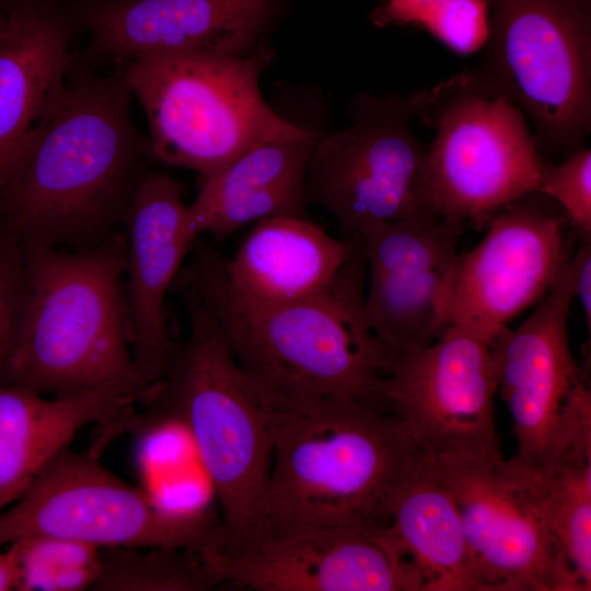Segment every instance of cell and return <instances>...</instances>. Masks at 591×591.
<instances>
[{"mask_svg":"<svg viewBox=\"0 0 591 591\" xmlns=\"http://www.w3.org/2000/svg\"><path fill=\"white\" fill-rule=\"evenodd\" d=\"M0 547V591L16 590L18 571L14 555L9 546Z\"/></svg>","mask_w":591,"mask_h":591,"instance_id":"32","label":"cell"},{"mask_svg":"<svg viewBox=\"0 0 591 591\" xmlns=\"http://www.w3.org/2000/svg\"><path fill=\"white\" fill-rule=\"evenodd\" d=\"M25 1H27V0H25Z\"/></svg>","mask_w":591,"mask_h":591,"instance_id":"36","label":"cell"},{"mask_svg":"<svg viewBox=\"0 0 591 591\" xmlns=\"http://www.w3.org/2000/svg\"><path fill=\"white\" fill-rule=\"evenodd\" d=\"M22 254L28 297L3 383L54 397L109 393L146 404L155 385L129 349L126 235L73 252L42 246Z\"/></svg>","mask_w":591,"mask_h":591,"instance_id":"4","label":"cell"},{"mask_svg":"<svg viewBox=\"0 0 591 591\" xmlns=\"http://www.w3.org/2000/svg\"><path fill=\"white\" fill-rule=\"evenodd\" d=\"M2 511L1 507H0V512Z\"/></svg>","mask_w":591,"mask_h":591,"instance_id":"35","label":"cell"},{"mask_svg":"<svg viewBox=\"0 0 591 591\" xmlns=\"http://www.w3.org/2000/svg\"><path fill=\"white\" fill-rule=\"evenodd\" d=\"M222 260L212 246L196 245L173 287L195 296L212 315L239 369L270 413L334 397L383 408L379 384L391 355L364 315L368 267L360 237L325 290L286 303L240 297Z\"/></svg>","mask_w":591,"mask_h":591,"instance_id":"1","label":"cell"},{"mask_svg":"<svg viewBox=\"0 0 591 591\" xmlns=\"http://www.w3.org/2000/svg\"><path fill=\"white\" fill-rule=\"evenodd\" d=\"M94 591H206L222 582L192 547H101Z\"/></svg>","mask_w":591,"mask_h":591,"instance_id":"25","label":"cell"},{"mask_svg":"<svg viewBox=\"0 0 591 591\" xmlns=\"http://www.w3.org/2000/svg\"><path fill=\"white\" fill-rule=\"evenodd\" d=\"M437 39L459 54L483 48L490 28L487 0H443L421 25Z\"/></svg>","mask_w":591,"mask_h":591,"instance_id":"28","label":"cell"},{"mask_svg":"<svg viewBox=\"0 0 591 591\" xmlns=\"http://www.w3.org/2000/svg\"><path fill=\"white\" fill-rule=\"evenodd\" d=\"M282 0H131L88 19L96 49L127 63L160 53L250 54L264 43Z\"/></svg>","mask_w":591,"mask_h":591,"instance_id":"18","label":"cell"},{"mask_svg":"<svg viewBox=\"0 0 591 591\" xmlns=\"http://www.w3.org/2000/svg\"><path fill=\"white\" fill-rule=\"evenodd\" d=\"M537 189L564 210L576 232L591 233V150L583 147L552 165L546 162Z\"/></svg>","mask_w":591,"mask_h":591,"instance_id":"27","label":"cell"},{"mask_svg":"<svg viewBox=\"0 0 591 591\" xmlns=\"http://www.w3.org/2000/svg\"><path fill=\"white\" fill-rule=\"evenodd\" d=\"M190 328L132 430L175 422L192 439L217 495L225 536L250 526L269 473L271 413L239 369L212 315L188 293Z\"/></svg>","mask_w":591,"mask_h":591,"instance_id":"5","label":"cell"},{"mask_svg":"<svg viewBox=\"0 0 591 591\" xmlns=\"http://www.w3.org/2000/svg\"><path fill=\"white\" fill-rule=\"evenodd\" d=\"M490 28L466 70L529 119L541 154L566 158L591 130V0H487Z\"/></svg>","mask_w":591,"mask_h":591,"instance_id":"7","label":"cell"},{"mask_svg":"<svg viewBox=\"0 0 591 591\" xmlns=\"http://www.w3.org/2000/svg\"><path fill=\"white\" fill-rule=\"evenodd\" d=\"M125 1H131V0H105V3H112V2H125Z\"/></svg>","mask_w":591,"mask_h":591,"instance_id":"33","label":"cell"},{"mask_svg":"<svg viewBox=\"0 0 591 591\" xmlns=\"http://www.w3.org/2000/svg\"><path fill=\"white\" fill-rule=\"evenodd\" d=\"M569 227L561 207L538 189L497 209L484 227L483 240L459 255L450 325L490 341L542 301L569 264Z\"/></svg>","mask_w":591,"mask_h":591,"instance_id":"13","label":"cell"},{"mask_svg":"<svg viewBox=\"0 0 591 591\" xmlns=\"http://www.w3.org/2000/svg\"><path fill=\"white\" fill-rule=\"evenodd\" d=\"M70 36L46 8L22 3L0 25V188L54 115L69 83Z\"/></svg>","mask_w":591,"mask_h":591,"instance_id":"19","label":"cell"},{"mask_svg":"<svg viewBox=\"0 0 591 591\" xmlns=\"http://www.w3.org/2000/svg\"><path fill=\"white\" fill-rule=\"evenodd\" d=\"M4 16H5V12H2L0 10V25L2 24Z\"/></svg>","mask_w":591,"mask_h":591,"instance_id":"34","label":"cell"},{"mask_svg":"<svg viewBox=\"0 0 591 591\" xmlns=\"http://www.w3.org/2000/svg\"><path fill=\"white\" fill-rule=\"evenodd\" d=\"M121 72L69 83L51 118L0 188V235L21 251L94 246L126 221L150 155ZM151 157V155H150Z\"/></svg>","mask_w":591,"mask_h":591,"instance_id":"2","label":"cell"},{"mask_svg":"<svg viewBox=\"0 0 591 591\" xmlns=\"http://www.w3.org/2000/svg\"><path fill=\"white\" fill-rule=\"evenodd\" d=\"M535 471L548 529L578 591L591 589V394L579 387Z\"/></svg>","mask_w":591,"mask_h":591,"instance_id":"23","label":"cell"},{"mask_svg":"<svg viewBox=\"0 0 591 591\" xmlns=\"http://www.w3.org/2000/svg\"><path fill=\"white\" fill-rule=\"evenodd\" d=\"M466 224L405 219L361 229L369 278L363 311L390 355L425 347L450 326L457 246Z\"/></svg>","mask_w":591,"mask_h":591,"instance_id":"15","label":"cell"},{"mask_svg":"<svg viewBox=\"0 0 591 591\" xmlns=\"http://www.w3.org/2000/svg\"><path fill=\"white\" fill-rule=\"evenodd\" d=\"M577 233V248L571 254L569 270L573 298H578L586 315L588 333L591 331V233Z\"/></svg>","mask_w":591,"mask_h":591,"instance_id":"31","label":"cell"},{"mask_svg":"<svg viewBox=\"0 0 591 591\" xmlns=\"http://www.w3.org/2000/svg\"><path fill=\"white\" fill-rule=\"evenodd\" d=\"M317 137L257 144L204 177L186 209V228L224 239L251 222L271 217L308 218L305 178Z\"/></svg>","mask_w":591,"mask_h":591,"instance_id":"21","label":"cell"},{"mask_svg":"<svg viewBox=\"0 0 591 591\" xmlns=\"http://www.w3.org/2000/svg\"><path fill=\"white\" fill-rule=\"evenodd\" d=\"M221 519L176 511L108 471L93 450L66 447L33 479L13 506L0 512V547L49 535L101 547L210 549L221 538Z\"/></svg>","mask_w":591,"mask_h":591,"instance_id":"9","label":"cell"},{"mask_svg":"<svg viewBox=\"0 0 591 591\" xmlns=\"http://www.w3.org/2000/svg\"><path fill=\"white\" fill-rule=\"evenodd\" d=\"M28 297V278L22 251L0 235V382Z\"/></svg>","mask_w":591,"mask_h":591,"instance_id":"29","label":"cell"},{"mask_svg":"<svg viewBox=\"0 0 591 591\" xmlns=\"http://www.w3.org/2000/svg\"><path fill=\"white\" fill-rule=\"evenodd\" d=\"M274 57L262 43L244 56L160 53L128 61L120 72L147 115L151 158L204 178L257 144L317 137L265 102L259 78Z\"/></svg>","mask_w":591,"mask_h":591,"instance_id":"6","label":"cell"},{"mask_svg":"<svg viewBox=\"0 0 591 591\" xmlns=\"http://www.w3.org/2000/svg\"><path fill=\"white\" fill-rule=\"evenodd\" d=\"M350 125L318 138L305 178V200L337 220L344 236L376 222L440 219L427 190L428 149L412 129L409 95L359 93Z\"/></svg>","mask_w":591,"mask_h":591,"instance_id":"11","label":"cell"},{"mask_svg":"<svg viewBox=\"0 0 591 591\" xmlns=\"http://www.w3.org/2000/svg\"><path fill=\"white\" fill-rule=\"evenodd\" d=\"M390 528L419 571L425 591H474L459 510L422 457L391 503Z\"/></svg>","mask_w":591,"mask_h":591,"instance_id":"24","label":"cell"},{"mask_svg":"<svg viewBox=\"0 0 591 591\" xmlns=\"http://www.w3.org/2000/svg\"><path fill=\"white\" fill-rule=\"evenodd\" d=\"M7 546L16 564L18 591H84L97 580L96 546L49 535L23 537Z\"/></svg>","mask_w":591,"mask_h":591,"instance_id":"26","label":"cell"},{"mask_svg":"<svg viewBox=\"0 0 591 591\" xmlns=\"http://www.w3.org/2000/svg\"><path fill=\"white\" fill-rule=\"evenodd\" d=\"M443 0H381L370 13L371 22L378 27L391 24L421 25L428 14Z\"/></svg>","mask_w":591,"mask_h":591,"instance_id":"30","label":"cell"},{"mask_svg":"<svg viewBox=\"0 0 591 591\" xmlns=\"http://www.w3.org/2000/svg\"><path fill=\"white\" fill-rule=\"evenodd\" d=\"M271 443L252 522L229 537L387 526L391 503L421 459L394 415L351 398L271 413Z\"/></svg>","mask_w":591,"mask_h":591,"instance_id":"3","label":"cell"},{"mask_svg":"<svg viewBox=\"0 0 591 591\" xmlns=\"http://www.w3.org/2000/svg\"><path fill=\"white\" fill-rule=\"evenodd\" d=\"M222 584L256 591H425L393 534L343 525L221 538L204 552Z\"/></svg>","mask_w":591,"mask_h":591,"instance_id":"14","label":"cell"},{"mask_svg":"<svg viewBox=\"0 0 591 591\" xmlns=\"http://www.w3.org/2000/svg\"><path fill=\"white\" fill-rule=\"evenodd\" d=\"M359 236L336 239L309 218L259 220L232 258L223 256L225 277L243 299L286 303L317 294L339 275Z\"/></svg>","mask_w":591,"mask_h":591,"instance_id":"22","label":"cell"},{"mask_svg":"<svg viewBox=\"0 0 591 591\" xmlns=\"http://www.w3.org/2000/svg\"><path fill=\"white\" fill-rule=\"evenodd\" d=\"M414 117L434 130L427 190L439 218L484 229L500 207L538 187L545 167L523 113L484 92L468 71L409 95Z\"/></svg>","mask_w":591,"mask_h":591,"instance_id":"8","label":"cell"},{"mask_svg":"<svg viewBox=\"0 0 591 591\" xmlns=\"http://www.w3.org/2000/svg\"><path fill=\"white\" fill-rule=\"evenodd\" d=\"M421 457L459 510L474 591H578L548 529L534 470L502 453Z\"/></svg>","mask_w":591,"mask_h":591,"instance_id":"10","label":"cell"},{"mask_svg":"<svg viewBox=\"0 0 591 591\" xmlns=\"http://www.w3.org/2000/svg\"><path fill=\"white\" fill-rule=\"evenodd\" d=\"M572 300L568 264L518 327L507 326L490 340L497 393L518 441L513 457L528 467L543 461L573 393L586 382L569 344Z\"/></svg>","mask_w":591,"mask_h":591,"instance_id":"16","label":"cell"},{"mask_svg":"<svg viewBox=\"0 0 591 591\" xmlns=\"http://www.w3.org/2000/svg\"><path fill=\"white\" fill-rule=\"evenodd\" d=\"M137 403L109 393L46 398L0 382V507L15 501L84 426L103 429L97 451L128 430Z\"/></svg>","mask_w":591,"mask_h":591,"instance_id":"20","label":"cell"},{"mask_svg":"<svg viewBox=\"0 0 591 591\" xmlns=\"http://www.w3.org/2000/svg\"><path fill=\"white\" fill-rule=\"evenodd\" d=\"M496 394L490 341L459 325L425 347L391 355L379 384L383 408L427 456L502 453Z\"/></svg>","mask_w":591,"mask_h":591,"instance_id":"12","label":"cell"},{"mask_svg":"<svg viewBox=\"0 0 591 591\" xmlns=\"http://www.w3.org/2000/svg\"><path fill=\"white\" fill-rule=\"evenodd\" d=\"M186 209L176 181L164 173L144 172L125 221V299L131 354L151 385L165 376L174 350L165 298L195 243L186 228Z\"/></svg>","mask_w":591,"mask_h":591,"instance_id":"17","label":"cell"}]
</instances>
